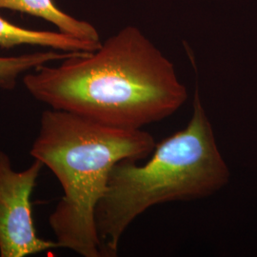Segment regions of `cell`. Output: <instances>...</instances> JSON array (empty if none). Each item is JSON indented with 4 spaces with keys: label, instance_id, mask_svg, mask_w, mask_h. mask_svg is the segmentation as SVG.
I'll list each match as a JSON object with an SVG mask.
<instances>
[{
    "label": "cell",
    "instance_id": "4",
    "mask_svg": "<svg viewBox=\"0 0 257 257\" xmlns=\"http://www.w3.org/2000/svg\"><path fill=\"white\" fill-rule=\"evenodd\" d=\"M44 165L35 162L24 171L13 169L9 156L0 151V256L25 257L58 248L40 238L34 225L31 196Z\"/></svg>",
    "mask_w": 257,
    "mask_h": 257
},
{
    "label": "cell",
    "instance_id": "1",
    "mask_svg": "<svg viewBox=\"0 0 257 257\" xmlns=\"http://www.w3.org/2000/svg\"><path fill=\"white\" fill-rule=\"evenodd\" d=\"M23 83L37 101L113 128L139 130L188 99L175 65L138 28L127 26L89 53L43 65Z\"/></svg>",
    "mask_w": 257,
    "mask_h": 257
},
{
    "label": "cell",
    "instance_id": "5",
    "mask_svg": "<svg viewBox=\"0 0 257 257\" xmlns=\"http://www.w3.org/2000/svg\"><path fill=\"white\" fill-rule=\"evenodd\" d=\"M20 45L44 47L64 53H89L98 49L101 43L83 41L60 32L29 30L0 17V48Z\"/></svg>",
    "mask_w": 257,
    "mask_h": 257
},
{
    "label": "cell",
    "instance_id": "6",
    "mask_svg": "<svg viewBox=\"0 0 257 257\" xmlns=\"http://www.w3.org/2000/svg\"><path fill=\"white\" fill-rule=\"evenodd\" d=\"M0 9L25 13L54 24L58 32L83 41L101 43L98 31L91 23L74 19L58 9L54 0H0Z\"/></svg>",
    "mask_w": 257,
    "mask_h": 257
},
{
    "label": "cell",
    "instance_id": "2",
    "mask_svg": "<svg viewBox=\"0 0 257 257\" xmlns=\"http://www.w3.org/2000/svg\"><path fill=\"white\" fill-rule=\"evenodd\" d=\"M156 146L142 128H113L52 108L43 111L31 155L51 170L63 190L49 218L58 248L101 256L95 211L110 170L124 159L147 158Z\"/></svg>",
    "mask_w": 257,
    "mask_h": 257
},
{
    "label": "cell",
    "instance_id": "3",
    "mask_svg": "<svg viewBox=\"0 0 257 257\" xmlns=\"http://www.w3.org/2000/svg\"><path fill=\"white\" fill-rule=\"evenodd\" d=\"M230 176L196 88L192 118L183 130L157 144L145 164L124 159L111 168L95 211L101 256H116L125 231L152 207L209 197Z\"/></svg>",
    "mask_w": 257,
    "mask_h": 257
},
{
    "label": "cell",
    "instance_id": "7",
    "mask_svg": "<svg viewBox=\"0 0 257 257\" xmlns=\"http://www.w3.org/2000/svg\"><path fill=\"white\" fill-rule=\"evenodd\" d=\"M75 53L55 50L36 52L16 56H0V89L13 90L22 74L54 61H61Z\"/></svg>",
    "mask_w": 257,
    "mask_h": 257
}]
</instances>
